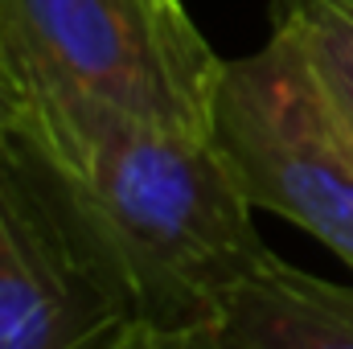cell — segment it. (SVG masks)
I'll return each instance as SVG.
<instances>
[{
  "mask_svg": "<svg viewBox=\"0 0 353 349\" xmlns=\"http://www.w3.org/2000/svg\"><path fill=\"white\" fill-rule=\"evenodd\" d=\"M140 308L79 185L33 128L0 132V349H107Z\"/></svg>",
  "mask_w": 353,
  "mask_h": 349,
  "instance_id": "cell-2",
  "label": "cell"
},
{
  "mask_svg": "<svg viewBox=\"0 0 353 349\" xmlns=\"http://www.w3.org/2000/svg\"><path fill=\"white\" fill-rule=\"evenodd\" d=\"M107 349H239V346H230V337L222 333L218 321H205V325H148V321H140Z\"/></svg>",
  "mask_w": 353,
  "mask_h": 349,
  "instance_id": "cell-8",
  "label": "cell"
},
{
  "mask_svg": "<svg viewBox=\"0 0 353 349\" xmlns=\"http://www.w3.org/2000/svg\"><path fill=\"white\" fill-rule=\"evenodd\" d=\"M218 325L239 349H353V283L321 279L271 255Z\"/></svg>",
  "mask_w": 353,
  "mask_h": 349,
  "instance_id": "cell-5",
  "label": "cell"
},
{
  "mask_svg": "<svg viewBox=\"0 0 353 349\" xmlns=\"http://www.w3.org/2000/svg\"><path fill=\"white\" fill-rule=\"evenodd\" d=\"M33 132L79 185L123 267L140 321H222L271 259L222 144L128 115L83 90L33 83Z\"/></svg>",
  "mask_w": 353,
  "mask_h": 349,
  "instance_id": "cell-1",
  "label": "cell"
},
{
  "mask_svg": "<svg viewBox=\"0 0 353 349\" xmlns=\"http://www.w3.org/2000/svg\"><path fill=\"white\" fill-rule=\"evenodd\" d=\"M33 83L214 136L226 58L181 0H8Z\"/></svg>",
  "mask_w": 353,
  "mask_h": 349,
  "instance_id": "cell-4",
  "label": "cell"
},
{
  "mask_svg": "<svg viewBox=\"0 0 353 349\" xmlns=\"http://www.w3.org/2000/svg\"><path fill=\"white\" fill-rule=\"evenodd\" d=\"M37 111V94H33V74L12 25V8L8 0H0V132H17L29 128Z\"/></svg>",
  "mask_w": 353,
  "mask_h": 349,
  "instance_id": "cell-7",
  "label": "cell"
},
{
  "mask_svg": "<svg viewBox=\"0 0 353 349\" xmlns=\"http://www.w3.org/2000/svg\"><path fill=\"white\" fill-rule=\"evenodd\" d=\"M275 29L296 41L321 90L353 123V0H275Z\"/></svg>",
  "mask_w": 353,
  "mask_h": 349,
  "instance_id": "cell-6",
  "label": "cell"
},
{
  "mask_svg": "<svg viewBox=\"0 0 353 349\" xmlns=\"http://www.w3.org/2000/svg\"><path fill=\"white\" fill-rule=\"evenodd\" d=\"M214 140L255 210H271L353 267V123L288 33L226 62Z\"/></svg>",
  "mask_w": 353,
  "mask_h": 349,
  "instance_id": "cell-3",
  "label": "cell"
}]
</instances>
